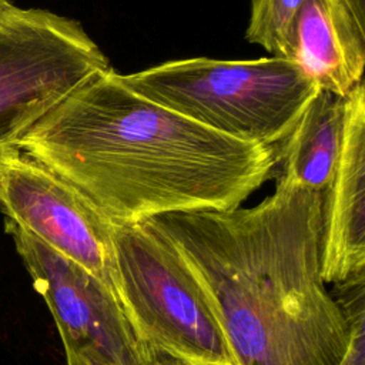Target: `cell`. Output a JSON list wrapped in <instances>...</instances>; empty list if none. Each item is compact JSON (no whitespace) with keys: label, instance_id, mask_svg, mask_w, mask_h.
Returning a JSON list of instances; mask_svg holds the SVG:
<instances>
[{"label":"cell","instance_id":"6da1fadb","mask_svg":"<svg viewBox=\"0 0 365 365\" xmlns=\"http://www.w3.org/2000/svg\"><path fill=\"white\" fill-rule=\"evenodd\" d=\"M16 147L68 181L115 224L234 210L278 163L277 147L218 134L98 71Z\"/></svg>","mask_w":365,"mask_h":365},{"label":"cell","instance_id":"7a4b0ae2","mask_svg":"<svg viewBox=\"0 0 365 365\" xmlns=\"http://www.w3.org/2000/svg\"><path fill=\"white\" fill-rule=\"evenodd\" d=\"M324 192L281 175L259 204L153 221L212 304L238 365H338L349 328L321 271Z\"/></svg>","mask_w":365,"mask_h":365},{"label":"cell","instance_id":"3957f363","mask_svg":"<svg viewBox=\"0 0 365 365\" xmlns=\"http://www.w3.org/2000/svg\"><path fill=\"white\" fill-rule=\"evenodd\" d=\"M135 93L225 137L278 147L318 93L315 83L282 57H195L121 74Z\"/></svg>","mask_w":365,"mask_h":365},{"label":"cell","instance_id":"277c9868","mask_svg":"<svg viewBox=\"0 0 365 365\" xmlns=\"http://www.w3.org/2000/svg\"><path fill=\"white\" fill-rule=\"evenodd\" d=\"M115 292L135 335L187 365H238L177 245L153 222L115 224Z\"/></svg>","mask_w":365,"mask_h":365},{"label":"cell","instance_id":"5b68a950","mask_svg":"<svg viewBox=\"0 0 365 365\" xmlns=\"http://www.w3.org/2000/svg\"><path fill=\"white\" fill-rule=\"evenodd\" d=\"M108 67L78 21L13 6L0 16V148L16 145L81 83Z\"/></svg>","mask_w":365,"mask_h":365},{"label":"cell","instance_id":"8992f818","mask_svg":"<svg viewBox=\"0 0 365 365\" xmlns=\"http://www.w3.org/2000/svg\"><path fill=\"white\" fill-rule=\"evenodd\" d=\"M0 211L94 275L117 299L115 222L74 185L16 145L0 148Z\"/></svg>","mask_w":365,"mask_h":365},{"label":"cell","instance_id":"52a82bcc","mask_svg":"<svg viewBox=\"0 0 365 365\" xmlns=\"http://www.w3.org/2000/svg\"><path fill=\"white\" fill-rule=\"evenodd\" d=\"M4 231L44 299L63 346L108 365H130L151 346L135 335L117 299L94 275L6 218Z\"/></svg>","mask_w":365,"mask_h":365},{"label":"cell","instance_id":"ba28073f","mask_svg":"<svg viewBox=\"0 0 365 365\" xmlns=\"http://www.w3.org/2000/svg\"><path fill=\"white\" fill-rule=\"evenodd\" d=\"M321 271L325 284L365 274V86L346 98L344 144L324 191Z\"/></svg>","mask_w":365,"mask_h":365},{"label":"cell","instance_id":"9c48e42d","mask_svg":"<svg viewBox=\"0 0 365 365\" xmlns=\"http://www.w3.org/2000/svg\"><path fill=\"white\" fill-rule=\"evenodd\" d=\"M278 57L294 63L318 90L348 97L364 83L365 27L344 0H305Z\"/></svg>","mask_w":365,"mask_h":365},{"label":"cell","instance_id":"30bf717a","mask_svg":"<svg viewBox=\"0 0 365 365\" xmlns=\"http://www.w3.org/2000/svg\"><path fill=\"white\" fill-rule=\"evenodd\" d=\"M346 98L318 90L292 133L277 147L284 178L314 191L328 188L341 158Z\"/></svg>","mask_w":365,"mask_h":365},{"label":"cell","instance_id":"8fae6325","mask_svg":"<svg viewBox=\"0 0 365 365\" xmlns=\"http://www.w3.org/2000/svg\"><path fill=\"white\" fill-rule=\"evenodd\" d=\"M305 0H251L245 38L278 57L287 30Z\"/></svg>","mask_w":365,"mask_h":365},{"label":"cell","instance_id":"7c38bea8","mask_svg":"<svg viewBox=\"0 0 365 365\" xmlns=\"http://www.w3.org/2000/svg\"><path fill=\"white\" fill-rule=\"evenodd\" d=\"M331 294L342 308L348 328V344L338 365H365V274L332 284Z\"/></svg>","mask_w":365,"mask_h":365},{"label":"cell","instance_id":"4fadbf2b","mask_svg":"<svg viewBox=\"0 0 365 365\" xmlns=\"http://www.w3.org/2000/svg\"><path fill=\"white\" fill-rule=\"evenodd\" d=\"M63 348H64L67 365H108L83 351L68 348V346H63ZM130 365H187V364L180 359H175L174 356L151 345L143 355L135 358Z\"/></svg>","mask_w":365,"mask_h":365},{"label":"cell","instance_id":"5bb4252c","mask_svg":"<svg viewBox=\"0 0 365 365\" xmlns=\"http://www.w3.org/2000/svg\"><path fill=\"white\" fill-rule=\"evenodd\" d=\"M352 14L355 16L356 21L365 27V0H344Z\"/></svg>","mask_w":365,"mask_h":365},{"label":"cell","instance_id":"9a60e30c","mask_svg":"<svg viewBox=\"0 0 365 365\" xmlns=\"http://www.w3.org/2000/svg\"><path fill=\"white\" fill-rule=\"evenodd\" d=\"M14 4L10 0H0V16L4 14L6 11H9Z\"/></svg>","mask_w":365,"mask_h":365}]
</instances>
